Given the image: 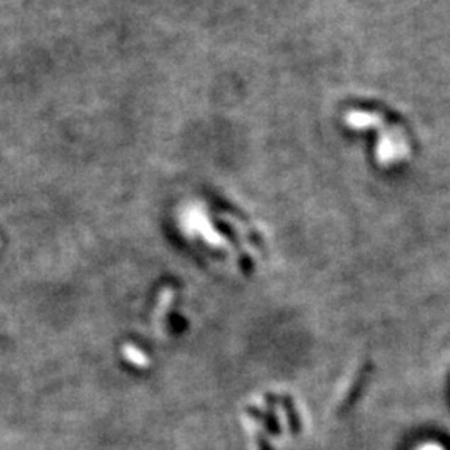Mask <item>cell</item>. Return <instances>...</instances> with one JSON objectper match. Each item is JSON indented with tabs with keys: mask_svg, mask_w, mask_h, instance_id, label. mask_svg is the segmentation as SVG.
<instances>
[{
	"mask_svg": "<svg viewBox=\"0 0 450 450\" xmlns=\"http://www.w3.org/2000/svg\"><path fill=\"white\" fill-rule=\"evenodd\" d=\"M373 124L380 128V141L379 147H377V157L380 162L389 164V162L399 160L409 154V146H407L404 136H400L397 131H389L384 126L385 122H382V119L377 114H373Z\"/></svg>",
	"mask_w": 450,
	"mask_h": 450,
	"instance_id": "1",
	"label": "cell"
},
{
	"mask_svg": "<svg viewBox=\"0 0 450 450\" xmlns=\"http://www.w3.org/2000/svg\"><path fill=\"white\" fill-rule=\"evenodd\" d=\"M420 450H442L440 447H435V445H427V447L420 449Z\"/></svg>",
	"mask_w": 450,
	"mask_h": 450,
	"instance_id": "3",
	"label": "cell"
},
{
	"mask_svg": "<svg viewBox=\"0 0 450 450\" xmlns=\"http://www.w3.org/2000/svg\"><path fill=\"white\" fill-rule=\"evenodd\" d=\"M124 356H126L128 361H132L133 363H136V366H138V367H146L147 366V357L143 356V353H141L137 351L136 347H132V346H126L124 347Z\"/></svg>",
	"mask_w": 450,
	"mask_h": 450,
	"instance_id": "2",
	"label": "cell"
}]
</instances>
